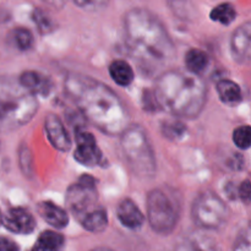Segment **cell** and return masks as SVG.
I'll return each instance as SVG.
<instances>
[{
    "mask_svg": "<svg viewBox=\"0 0 251 251\" xmlns=\"http://www.w3.org/2000/svg\"><path fill=\"white\" fill-rule=\"evenodd\" d=\"M65 92L78 110L100 131L122 135L129 127V113L117 93L104 83L80 74L65 78Z\"/></svg>",
    "mask_w": 251,
    "mask_h": 251,
    "instance_id": "cell-1",
    "label": "cell"
},
{
    "mask_svg": "<svg viewBox=\"0 0 251 251\" xmlns=\"http://www.w3.org/2000/svg\"><path fill=\"white\" fill-rule=\"evenodd\" d=\"M126 48L147 68L164 65L174 56V44L166 27L144 9L129 11L124 20Z\"/></svg>",
    "mask_w": 251,
    "mask_h": 251,
    "instance_id": "cell-2",
    "label": "cell"
},
{
    "mask_svg": "<svg viewBox=\"0 0 251 251\" xmlns=\"http://www.w3.org/2000/svg\"><path fill=\"white\" fill-rule=\"evenodd\" d=\"M154 102L162 109L180 118H196L205 107L207 87L198 75L169 70L156 81Z\"/></svg>",
    "mask_w": 251,
    "mask_h": 251,
    "instance_id": "cell-3",
    "label": "cell"
},
{
    "mask_svg": "<svg viewBox=\"0 0 251 251\" xmlns=\"http://www.w3.org/2000/svg\"><path fill=\"white\" fill-rule=\"evenodd\" d=\"M37 112L33 93L20 82L0 77V132H9L24 126Z\"/></svg>",
    "mask_w": 251,
    "mask_h": 251,
    "instance_id": "cell-4",
    "label": "cell"
},
{
    "mask_svg": "<svg viewBox=\"0 0 251 251\" xmlns=\"http://www.w3.org/2000/svg\"><path fill=\"white\" fill-rule=\"evenodd\" d=\"M123 153L134 174L150 179L156 173V156L146 131L139 125L129 126L122 134Z\"/></svg>",
    "mask_w": 251,
    "mask_h": 251,
    "instance_id": "cell-5",
    "label": "cell"
},
{
    "mask_svg": "<svg viewBox=\"0 0 251 251\" xmlns=\"http://www.w3.org/2000/svg\"><path fill=\"white\" fill-rule=\"evenodd\" d=\"M179 206L163 189H154L147 196V220L154 232L169 234L176 226Z\"/></svg>",
    "mask_w": 251,
    "mask_h": 251,
    "instance_id": "cell-6",
    "label": "cell"
},
{
    "mask_svg": "<svg viewBox=\"0 0 251 251\" xmlns=\"http://www.w3.org/2000/svg\"><path fill=\"white\" fill-rule=\"evenodd\" d=\"M191 215L200 227L215 229L221 227L228 218V207L217 194L205 191L194 201Z\"/></svg>",
    "mask_w": 251,
    "mask_h": 251,
    "instance_id": "cell-7",
    "label": "cell"
},
{
    "mask_svg": "<svg viewBox=\"0 0 251 251\" xmlns=\"http://www.w3.org/2000/svg\"><path fill=\"white\" fill-rule=\"evenodd\" d=\"M66 203L71 212L82 218L86 213L97 207L96 181L91 176H81L80 180L71 185L66 191Z\"/></svg>",
    "mask_w": 251,
    "mask_h": 251,
    "instance_id": "cell-8",
    "label": "cell"
},
{
    "mask_svg": "<svg viewBox=\"0 0 251 251\" xmlns=\"http://www.w3.org/2000/svg\"><path fill=\"white\" fill-rule=\"evenodd\" d=\"M76 150L75 159L78 163L87 167H93L100 164L102 159V153L98 149L97 142L91 132H87L82 127H78L75 131Z\"/></svg>",
    "mask_w": 251,
    "mask_h": 251,
    "instance_id": "cell-9",
    "label": "cell"
},
{
    "mask_svg": "<svg viewBox=\"0 0 251 251\" xmlns=\"http://www.w3.org/2000/svg\"><path fill=\"white\" fill-rule=\"evenodd\" d=\"M230 50L239 63H251V22H247L235 29L230 39Z\"/></svg>",
    "mask_w": 251,
    "mask_h": 251,
    "instance_id": "cell-10",
    "label": "cell"
},
{
    "mask_svg": "<svg viewBox=\"0 0 251 251\" xmlns=\"http://www.w3.org/2000/svg\"><path fill=\"white\" fill-rule=\"evenodd\" d=\"M6 229L17 234H29L36 228V221L33 216L25 208H11L7 211L2 221Z\"/></svg>",
    "mask_w": 251,
    "mask_h": 251,
    "instance_id": "cell-11",
    "label": "cell"
},
{
    "mask_svg": "<svg viewBox=\"0 0 251 251\" xmlns=\"http://www.w3.org/2000/svg\"><path fill=\"white\" fill-rule=\"evenodd\" d=\"M44 127H46V132L49 142L53 145L54 149L61 152H65L70 149L71 141L69 132L66 131L65 125L63 124V122L56 115H47Z\"/></svg>",
    "mask_w": 251,
    "mask_h": 251,
    "instance_id": "cell-12",
    "label": "cell"
},
{
    "mask_svg": "<svg viewBox=\"0 0 251 251\" xmlns=\"http://www.w3.org/2000/svg\"><path fill=\"white\" fill-rule=\"evenodd\" d=\"M117 216L120 223L129 229H139L145 222L144 213L141 212L134 201L125 199L117 208Z\"/></svg>",
    "mask_w": 251,
    "mask_h": 251,
    "instance_id": "cell-13",
    "label": "cell"
},
{
    "mask_svg": "<svg viewBox=\"0 0 251 251\" xmlns=\"http://www.w3.org/2000/svg\"><path fill=\"white\" fill-rule=\"evenodd\" d=\"M38 212L41 215V217L46 221L48 225H50L51 227L58 228H65L69 223V216L66 213V211L64 208L59 207L58 205L53 202H49V201H44L38 205Z\"/></svg>",
    "mask_w": 251,
    "mask_h": 251,
    "instance_id": "cell-14",
    "label": "cell"
},
{
    "mask_svg": "<svg viewBox=\"0 0 251 251\" xmlns=\"http://www.w3.org/2000/svg\"><path fill=\"white\" fill-rule=\"evenodd\" d=\"M19 82L33 95H48L51 90L49 78L36 71H25L20 76Z\"/></svg>",
    "mask_w": 251,
    "mask_h": 251,
    "instance_id": "cell-15",
    "label": "cell"
},
{
    "mask_svg": "<svg viewBox=\"0 0 251 251\" xmlns=\"http://www.w3.org/2000/svg\"><path fill=\"white\" fill-rule=\"evenodd\" d=\"M83 228L88 232L100 233L107 228L108 216L102 207H95L81 218Z\"/></svg>",
    "mask_w": 251,
    "mask_h": 251,
    "instance_id": "cell-16",
    "label": "cell"
},
{
    "mask_svg": "<svg viewBox=\"0 0 251 251\" xmlns=\"http://www.w3.org/2000/svg\"><path fill=\"white\" fill-rule=\"evenodd\" d=\"M109 74L113 81L119 86H129L134 80V71L131 66L124 60H115L110 64Z\"/></svg>",
    "mask_w": 251,
    "mask_h": 251,
    "instance_id": "cell-17",
    "label": "cell"
},
{
    "mask_svg": "<svg viewBox=\"0 0 251 251\" xmlns=\"http://www.w3.org/2000/svg\"><path fill=\"white\" fill-rule=\"evenodd\" d=\"M217 92L221 100L227 104H235L242 100V91L235 82L230 80H222L217 83Z\"/></svg>",
    "mask_w": 251,
    "mask_h": 251,
    "instance_id": "cell-18",
    "label": "cell"
},
{
    "mask_svg": "<svg viewBox=\"0 0 251 251\" xmlns=\"http://www.w3.org/2000/svg\"><path fill=\"white\" fill-rule=\"evenodd\" d=\"M185 65L189 73L199 75L206 70L208 65L207 54L200 49H191L185 56Z\"/></svg>",
    "mask_w": 251,
    "mask_h": 251,
    "instance_id": "cell-19",
    "label": "cell"
},
{
    "mask_svg": "<svg viewBox=\"0 0 251 251\" xmlns=\"http://www.w3.org/2000/svg\"><path fill=\"white\" fill-rule=\"evenodd\" d=\"M235 9L230 4H221L211 11V19L222 25H229L235 20Z\"/></svg>",
    "mask_w": 251,
    "mask_h": 251,
    "instance_id": "cell-20",
    "label": "cell"
},
{
    "mask_svg": "<svg viewBox=\"0 0 251 251\" xmlns=\"http://www.w3.org/2000/svg\"><path fill=\"white\" fill-rule=\"evenodd\" d=\"M37 244L49 251H58L63 247L64 237L59 233L54 232V230H46L41 234Z\"/></svg>",
    "mask_w": 251,
    "mask_h": 251,
    "instance_id": "cell-21",
    "label": "cell"
},
{
    "mask_svg": "<svg viewBox=\"0 0 251 251\" xmlns=\"http://www.w3.org/2000/svg\"><path fill=\"white\" fill-rule=\"evenodd\" d=\"M12 41L20 50H28L33 46V36L26 28H16L12 32Z\"/></svg>",
    "mask_w": 251,
    "mask_h": 251,
    "instance_id": "cell-22",
    "label": "cell"
},
{
    "mask_svg": "<svg viewBox=\"0 0 251 251\" xmlns=\"http://www.w3.org/2000/svg\"><path fill=\"white\" fill-rule=\"evenodd\" d=\"M233 141L239 149L248 150L251 147V126L243 125L233 132Z\"/></svg>",
    "mask_w": 251,
    "mask_h": 251,
    "instance_id": "cell-23",
    "label": "cell"
},
{
    "mask_svg": "<svg viewBox=\"0 0 251 251\" xmlns=\"http://www.w3.org/2000/svg\"><path fill=\"white\" fill-rule=\"evenodd\" d=\"M162 131H163L164 137L176 140L183 136L185 132V126L179 122H167L162 126Z\"/></svg>",
    "mask_w": 251,
    "mask_h": 251,
    "instance_id": "cell-24",
    "label": "cell"
},
{
    "mask_svg": "<svg viewBox=\"0 0 251 251\" xmlns=\"http://www.w3.org/2000/svg\"><path fill=\"white\" fill-rule=\"evenodd\" d=\"M33 21L36 22L37 27L39 28V31L43 32V33H48L51 29V22L49 20V17L44 14L41 10H36L33 12Z\"/></svg>",
    "mask_w": 251,
    "mask_h": 251,
    "instance_id": "cell-25",
    "label": "cell"
},
{
    "mask_svg": "<svg viewBox=\"0 0 251 251\" xmlns=\"http://www.w3.org/2000/svg\"><path fill=\"white\" fill-rule=\"evenodd\" d=\"M77 6L81 9L88 10V11H96L102 7H104L108 4V0H74Z\"/></svg>",
    "mask_w": 251,
    "mask_h": 251,
    "instance_id": "cell-26",
    "label": "cell"
},
{
    "mask_svg": "<svg viewBox=\"0 0 251 251\" xmlns=\"http://www.w3.org/2000/svg\"><path fill=\"white\" fill-rule=\"evenodd\" d=\"M31 153L27 149L22 147L20 152V164L22 167V171L26 174H31Z\"/></svg>",
    "mask_w": 251,
    "mask_h": 251,
    "instance_id": "cell-27",
    "label": "cell"
},
{
    "mask_svg": "<svg viewBox=\"0 0 251 251\" xmlns=\"http://www.w3.org/2000/svg\"><path fill=\"white\" fill-rule=\"evenodd\" d=\"M239 198L244 202H250L251 201V183L250 181H243L242 185L239 186Z\"/></svg>",
    "mask_w": 251,
    "mask_h": 251,
    "instance_id": "cell-28",
    "label": "cell"
},
{
    "mask_svg": "<svg viewBox=\"0 0 251 251\" xmlns=\"http://www.w3.org/2000/svg\"><path fill=\"white\" fill-rule=\"evenodd\" d=\"M20 248L9 238H0V251H19Z\"/></svg>",
    "mask_w": 251,
    "mask_h": 251,
    "instance_id": "cell-29",
    "label": "cell"
},
{
    "mask_svg": "<svg viewBox=\"0 0 251 251\" xmlns=\"http://www.w3.org/2000/svg\"><path fill=\"white\" fill-rule=\"evenodd\" d=\"M43 1H46L47 4L51 5V6L56 7V9H58V7H61L64 4V0H43Z\"/></svg>",
    "mask_w": 251,
    "mask_h": 251,
    "instance_id": "cell-30",
    "label": "cell"
},
{
    "mask_svg": "<svg viewBox=\"0 0 251 251\" xmlns=\"http://www.w3.org/2000/svg\"><path fill=\"white\" fill-rule=\"evenodd\" d=\"M2 221H4V218H2V215H1V211H0V225L2 223Z\"/></svg>",
    "mask_w": 251,
    "mask_h": 251,
    "instance_id": "cell-31",
    "label": "cell"
}]
</instances>
